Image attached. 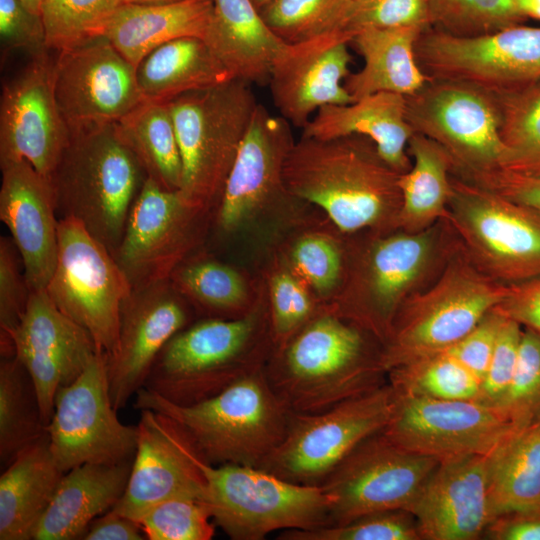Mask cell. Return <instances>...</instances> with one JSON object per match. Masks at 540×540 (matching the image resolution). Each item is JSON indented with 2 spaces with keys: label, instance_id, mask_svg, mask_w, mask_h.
<instances>
[{
  "label": "cell",
  "instance_id": "obj_1",
  "mask_svg": "<svg viewBox=\"0 0 540 540\" xmlns=\"http://www.w3.org/2000/svg\"><path fill=\"white\" fill-rule=\"evenodd\" d=\"M362 135L301 137L289 150L283 183L293 198L321 207L343 232L395 230L401 207L399 178Z\"/></svg>",
  "mask_w": 540,
  "mask_h": 540
},
{
  "label": "cell",
  "instance_id": "obj_2",
  "mask_svg": "<svg viewBox=\"0 0 540 540\" xmlns=\"http://www.w3.org/2000/svg\"><path fill=\"white\" fill-rule=\"evenodd\" d=\"M367 336L331 310L318 313L274 349L264 367L268 382L293 414L318 413L373 390L387 372L381 348Z\"/></svg>",
  "mask_w": 540,
  "mask_h": 540
},
{
  "label": "cell",
  "instance_id": "obj_3",
  "mask_svg": "<svg viewBox=\"0 0 540 540\" xmlns=\"http://www.w3.org/2000/svg\"><path fill=\"white\" fill-rule=\"evenodd\" d=\"M146 178L116 122L69 127L50 179L57 215L77 220L114 255Z\"/></svg>",
  "mask_w": 540,
  "mask_h": 540
},
{
  "label": "cell",
  "instance_id": "obj_4",
  "mask_svg": "<svg viewBox=\"0 0 540 540\" xmlns=\"http://www.w3.org/2000/svg\"><path fill=\"white\" fill-rule=\"evenodd\" d=\"M135 397V408L175 420L212 465L259 468L284 439L293 415L269 384L264 368L190 405L171 403L145 388Z\"/></svg>",
  "mask_w": 540,
  "mask_h": 540
},
{
  "label": "cell",
  "instance_id": "obj_5",
  "mask_svg": "<svg viewBox=\"0 0 540 540\" xmlns=\"http://www.w3.org/2000/svg\"><path fill=\"white\" fill-rule=\"evenodd\" d=\"M269 340V320L256 312L203 319L167 342L143 388L178 405L200 402L264 368Z\"/></svg>",
  "mask_w": 540,
  "mask_h": 540
},
{
  "label": "cell",
  "instance_id": "obj_6",
  "mask_svg": "<svg viewBox=\"0 0 540 540\" xmlns=\"http://www.w3.org/2000/svg\"><path fill=\"white\" fill-rule=\"evenodd\" d=\"M458 242V241H457ZM509 285L479 270L457 243L432 285L402 305L380 361L387 372L414 360L447 351L507 294Z\"/></svg>",
  "mask_w": 540,
  "mask_h": 540
},
{
  "label": "cell",
  "instance_id": "obj_7",
  "mask_svg": "<svg viewBox=\"0 0 540 540\" xmlns=\"http://www.w3.org/2000/svg\"><path fill=\"white\" fill-rule=\"evenodd\" d=\"M250 85L230 79L166 102L182 160L179 192L193 207L209 212L220 201L258 105Z\"/></svg>",
  "mask_w": 540,
  "mask_h": 540
},
{
  "label": "cell",
  "instance_id": "obj_8",
  "mask_svg": "<svg viewBox=\"0 0 540 540\" xmlns=\"http://www.w3.org/2000/svg\"><path fill=\"white\" fill-rule=\"evenodd\" d=\"M448 225L376 237L353 263L341 295L329 309L374 337L387 341L398 311L455 246L445 244ZM457 244V243H456Z\"/></svg>",
  "mask_w": 540,
  "mask_h": 540
},
{
  "label": "cell",
  "instance_id": "obj_9",
  "mask_svg": "<svg viewBox=\"0 0 540 540\" xmlns=\"http://www.w3.org/2000/svg\"><path fill=\"white\" fill-rule=\"evenodd\" d=\"M207 504L216 525L234 540H261L277 530L330 525L333 500L321 486L282 479L257 467L205 466Z\"/></svg>",
  "mask_w": 540,
  "mask_h": 540
},
{
  "label": "cell",
  "instance_id": "obj_10",
  "mask_svg": "<svg viewBox=\"0 0 540 540\" xmlns=\"http://www.w3.org/2000/svg\"><path fill=\"white\" fill-rule=\"evenodd\" d=\"M443 219L483 273L512 285L540 276V212L451 175Z\"/></svg>",
  "mask_w": 540,
  "mask_h": 540
},
{
  "label": "cell",
  "instance_id": "obj_11",
  "mask_svg": "<svg viewBox=\"0 0 540 540\" xmlns=\"http://www.w3.org/2000/svg\"><path fill=\"white\" fill-rule=\"evenodd\" d=\"M394 406L395 391L387 381L324 411L293 414L284 439L259 468L320 486L354 448L386 427Z\"/></svg>",
  "mask_w": 540,
  "mask_h": 540
},
{
  "label": "cell",
  "instance_id": "obj_12",
  "mask_svg": "<svg viewBox=\"0 0 540 540\" xmlns=\"http://www.w3.org/2000/svg\"><path fill=\"white\" fill-rule=\"evenodd\" d=\"M45 290L100 351L107 357L116 351L120 311L132 286L109 249L73 218L59 219L57 262Z\"/></svg>",
  "mask_w": 540,
  "mask_h": 540
},
{
  "label": "cell",
  "instance_id": "obj_13",
  "mask_svg": "<svg viewBox=\"0 0 540 540\" xmlns=\"http://www.w3.org/2000/svg\"><path fill=\"white\" fill-rule=\"evenodd\" d=\"M406 120L413 133L439 144L451 157L452 174L468 178L497 168L504 146L495 94L449 79H429L405 96Z\"/></svg>",
  "mask_w": 540,
  "mask_h": 540
},
{
  "label": "cell",
  "instance_id": "obj_14",
  "mask_svg": "<svg viewBox=\"0 0 540 540\" xmlns=\"http://www.w3.org/2000/svg\"><path fill=\"white\" fill-rule=\"evenodd\" d=\"M46 432L51 453L63 472L86 463L117 464L133 459L138 429L117 416L104 352H97L74 382L57 391Z\"/></svg>",
  "mask_w": 540,
  "mask_h": 540
},
{
  "label": "cell",
  "instance_id": "obj_15",
  "mask_svg": "<svg viewBox=\"0 0 540 540\" xmlns=\"http://www.w3.org/2000/svg\"><path fill=\"white\" fill-rule=\"evenodd\" d=\"M415 59L429 79L505 93L540 79V27L521 24L474 37L428 27L415 44Z\"/></svg>",
  "mask_w": 540,
  "mask_h": 540
},
{
  "label": "cell",
  "instance_id": "obj_16",
  "mask_svg": "<svg viewBox=\"0 0 540 540\" xmlns=\"http://www.w3.org/2000/svg\"><path fill=\"white\" fill-rule=\"evenodd\" d=\"M439 464L408 451L383 431L362 441L320 485L332 498L331 524L361 515L407 510Z\"/></svg>",
  "mask_w": 540,
  "mask_h": 540
},
{
  "label": "cell",
  "instance_id": "obj_17",
  "mask_svg": "<svg viewBox=\"0 0 540 540\" xmlns=\"http://www.w3.org/2000/svg\"><path fill=\"white\" fill-rule=\"evenodd\" d=\"M517 429L498 409L477 400H439L395 391L394 410L382 431L400 447L440 462L487 455Z\"/></svg>",
  "mask_w": 540,
  "mask_h": 540
},
{
  "label": "cell",
  "instance_id": "obj_18",
  "mask_svg": "<svg viewBox=\"0 0 540 540\" xmlns=\"http://www.w3.org/2000/svg\"><path fill=\"white\" fill-rule=\"evenodd\" d=\"M207 212L146 178L114 254L132 288L169 279L197 245Z\"/></svg>",
  "mask_w": 540,
  "mask_h": 540
},
{
  "label": "cell",
  "instance_id": "obj_19",
  "mask_svg": "<svg viewBox=\"0 0 540 540\" xmlns=\"http://www.w3.org/2000/svg\"><path fill=\"white\" fill-rule=\"evenodd\" d=\"M137 429L129 479L112 509L137 522L151 507L168 499L204 501L209 462L182 427L161 412L140 409Z\"/></svg>",
  "mask_w": 540,
  "mask_h": 540
},
{
  "label": "cell",
  "instance_id": "obj_20",
  "mask_svg": "<svg viewBox=\"0 0 540 540\" xmlns=\"http://www.w3.org/2000/svg\"><path fill=\"white\" fill-rule=\"evenodd\" d=\"M57 52L53 90L68 128L117 122L144 100L136 67L104 35Z\"/></svg>",
  "mask_w": 540,
  "mask_h": 540
},
{
  "label": "cell",
  "instance_id": "obj_21",
  "mask_svg": "<svg viewBox=\"0 0 540 540\" xmlns=\"http://www.w3.org/2000/svg\"><path fill=\"white\" fill-rule=\"evenodd\" d=\"M52 66L47 52L31 57L3 85L0 99V164L25 160L49 180L69 139L54 95Z\"/></svg>",
  "mask_w": 540,
  "mask_h": 540
},
{
  "label": "cell",
  "instance_id": "obj_22",
  "mask_svg": "<svg viewBox=\"0 0 540 540\" xmlns=\"http://www.w3.org/2000/svg\"><path fill=\"white\" fill-rule=\"evenodd\" d=\"M184 297L170 280L133 287L119 319L116 351L106 356L109 391L116 410L144 387L163 347L189 325Z\"/></svg>",
  "mask_w": 540,
  "mask_h": 540
},
{
  "label": "cell",
  "instance_id": "obj_23",
  "mask_svg": "<svg viewBox=\"0 0 540 540\" xmlns=\"http://www.w3.org/2000/svg\"><path fill=\"white\" fill-rule=\"evenodd\" d=\"M10 342L14 355L33 380L47 426L57 391L74 382L100 350L91 335L66 316L45 289L31 292Z\"/></svg>",
  "mask_w": 540,
  "mask_h": 540
},
{
  "label": "cell",
  "instance_id": "obj_24",
  "mask_svg": "<svg viewBox=\"0 0 540 540\" xmlns=\"http://www.w3.org/2000/svg\"><path fill=\"white\" fill-rule=\"evenodd\" d=\"M352 36L340 30L285 43L273 61L269 82L280 116L303 128L321 107L354 101L344 87Z\"/></svg>",
  "mask_w": 540,
  "mask_h": 540
},
{
  "label": "cell",
  "instance_id": "obj_25",
  "mask_svg": "<svg viewBox=\"0 0 540 540\" xmlns=\"http://www.w3.org/2000/svg\"><path fill=\"white\" fill-rule=\"evenodd\" d=\"M487 455L439 462L407 509L418 524L422 540L482 539L494 519Z\"/></svg>",
  "mask_w": 540,
  "mask_h": 540
},
{
  "label": "cell",
  "instance_id": "obj_26",
  "mask_svg": "<svg viewBox=\"0 0 540 540\" xmlns=\"http://www.w3.org/2000/svg\"><path fill=\"white\" fill-rule=\"evenodd\" d=\"M290 126L258 103L219 201L221 230H238L276 196L288 194L283 166L295 143Z\"/></svg>",
  "mask_w": 540,
  "mask_h": 540
},
{
  "label": "cell",
  "instance_id": "obj_27",
  "mask_svg": "<svg viewBox=\"0 0 540 540\" xmlns=\"http://www.w3.org/2000/svg\"><path fill=\"white\" fill-rule=\"evenodd\" d=\"M0 219L32 291L46 289L58 255L59 217L51 181L25 160L0 164Z\"/></svg>",
  "mask_w": 540,
  "mask_h": 540
},
{
  "label": "cell",
  "instance_id": "obj_28",
  "mask_svg": "<svg viewBox=\"0 0 540 540\" xmlns=\"http://www.w3.org/2000/svg\"><path fill=\"white\" fill-rule=\"evenodd\" d=\"M302 129V137L313 139L362 135L375 143L381 157L396 171L404 173L412 165L407 151L413 130L401 94L380 92L349 104L323 106Z\"/></svg>",
  "mask_w": 540,
  "mask_h": 540
},
{
  "label": "cell",
  "instance_id": "obj_29",
  "mask_svg": "<svg viewBox=\"0 0 540 540\" xmlns=\"http://www.w3.org/2000/svg\"><path fill=\"white\" fill-rule=\"evenodd\" d=\"M132 460L86 463L65 472L32 540L82 539L92 521L123 495Z\"/></svg>",
  "mask_w": 540,
  "mask_h": 540
},
{
  "label": "cell",
  "instance_id": "obj_30",
  "mask_svg": "<svg viewBox=\"0 0 540 540\" xmlns=\"http://www.w3.org/2000/svg\"><path fill=\"white\" fill-rule=\"evenodd\" d=\"M231 79L266 85L274 59L285 45L265 23L252 0H213L204 39Z\"/></svg>",
  "mask_w": 540,
  "mask_h": 540
},
{
  "label": "cell",
  "instance_id": "obj_31",
  "mask_svg": "<svg viewBox=\"0 0 540 540\" xmlns=\"http://www.w3.org/2000/svg\"><path fill=\"white\" fill-rule=\"evenodd\" d=\"M64 473L47 432L13 458L0 477L1 540H32Z\"/></svg>",
  "mask_w": 540,
  "mask_h": 540
},
{
  "label": "cell",
  "instance_id": "obj_32",
  "mask_svg": "<svg viewBox=\"0 0 540 540\" xmlns=\"http://www.w3.org/2000/svg\"><path fill=\"white\" fill-rule=\"evenodd\" d=\"M213 0L170 4L123 3L103 35L136 68L157 47L183 37L205 39Z\"/></svg>",
  "mask_w": 540,
  "mask_h": 540
},
{
  "label": "cell",
  "instance_id": "obj_33",
  "mask_svg": "<svg viewBox=\"0 0 540 540\" xmlns=\"http://www.w3.org/2000/svg\"><path fill=\"white\" fill-rule=\"evenodd\" d=\"M428 27L366 28L350 41L364 65L350 73L344 87L354 100L390 92L408 96L428 80L415 59V44Z\"/></svg>",
  "mask_w": 540,
  "mask_h": 540
},
{
  "label": "cell",
  "instance_id": "obj_34",
  "mask_svg": "<svg viewBox=\"0 0 540 540\" xmlns=\"http://www.w3.org/2000/svg\"><path fill=\"white\" fill-rule=\"evenodd\" d=\"M136 75L143 98L160 102L231 79L200 37L178 38L157 47L139 63Z\"/></svg>",
  "mask_w": 540,
  "mask_h": 540
},
{
  "label": "cell",
  "instance_id": "obj_35",
  "mask_svg": "<svg viewBox=\"0 0 540 540\" xmlns=\"http://www.w3.org/2000/svg\"><path fill=\"white\" fill-rule=\"evenodd\" d=\"M408 153L413 163L399 178L401 207L395 230L418 233L445 218L454 165L439 144L418 133L410 137Z\"/></svg>",
  "mask_w": 540,
  "mask_h": 540
},
{
  "label": "cell",
  "instance_id": "obj_36",
  "mask_svg": "<svg viewBox=\"0 0 540 540\" xmlns=\"http://www.w3.org/2000/svg\"><path fill=\"white\" fill-rule=\"evenodd\" d=\"M494 518L540 504V421L517 429L487 455Z\"/></svg>",
  "mask_w": 540,
  "mask_h": 540
},
{
  "label": "cell",
  "instance_id": "obj_37",
  "mask_svg": "<svg viewBox=\"0 0 540 540\" xmlns=\"http://www.w3.org/2000/svg\"><path fill=\"white\" fill-rule=\"evenodd\" d=\"M116 124L147 177L165 189L179 191L182 160L168 104L144 99Z\"/></svg>",
  "mask_w": 540,
  "mask_h": 540
},
{
  "label": "cell",
  "instance_id": "obj_38",
  "mask_svg": "<svg viewBox=\"0 0 540 540\" xmlns=\"http://www.w3.org/2000/svg\"><path fill=\"white\" fill-rule=\"evenodd\" d=\"M46 433L31 376L15 355L0 361V461L5 467Z\"/></svg>",
  "mask_w": 540,
  "mask_h": 540
},
{
  "label": "cell",
  "instance_id": "obj_39",
  "mask_svg": "<svg viewBox=\"0 0 540 540\" xmlns=\"http://www.w3.org/2000/svg\"><path fill=\"white\" fill-rule=\"evenodd\" d=\"M495 96L504 146L499 167L540 174V79Z\"/></svg>",
  "mask_w": 540,
  "mask_h": 540
},
{
  "label": "cell",
  "instance_id": "obj_40",
  "mask_svg": "<svg viewBox=\"0 0 540 540\" xmlns=\"http://www.w3.org/2000/svg\"><path fill=\"white\" fill-rule=\"evenodd\" d=\"M169 280L178 293L206 311L236 318L248 301L243 277L232 267L210 259L184 260Z\"/></svg>",
  "mask_w": 540,
  "mask_h": 540
},
{
  "label": "cell",
  "instance_id": "obj_41",
  "mask_svg": "<svg viewBox=\"0 0 540 540\" xmlns=\"http://www.w3.org/2000/svg\"><path fill=\"white\" fill-rule=\"evenodd\" d=\"M388 382L399 393L439 400H477L480 380L447 351L391 369Z\"/></svg>",
  "mask_w": 540,
  "mask_h": 540
},
{
  "label": "cell",
  "instance_id": "obj_42",
  "mask_svg": "<svg viewBox=\"0 0 540 540\" xmlns=\"http://www.w3.org/2000/svg\"><path fill=\"white\" fill-rule=\"evenodd\" d=\"M429 27L474 37L521 25L526 17L515 0H428Z\"/></svg>",
  "mask_w": 540,
  "mask_h": 540
},
{
  "label": "cell",
  "instance_id": "obj_43",
  "mask_svg": "<svg viewBox=\"0 0 540 540\" xmlns=\"http://www.w3.org/2000/svg\"><path fill=\"white\" fill-rule=\"evenodd\" d=\"M123 0H44L41 7L48 49L60 51L103 35Z\"/></svg>",
  "mask_w": 540,
  "mask_h": 540
},
{
  "label": "cell",
  "instance_id": "obj_44",
  "mask_svg": "<svg viewBox=\"0 0 540 540\" xmlns=\"http://www.w3.org/2000/svg\"><path fill=\"white\" fill-rule=\"evenodd\" d=\"M346 0H272L259 12L286 43L341 30Z\"/></svg>",
  "mask_w": 540,
  "mask_h": 540
},
{
  "label": "cell",
  "instance_id": "obj_45",
  "mask_svg": "<svg viewBox=\"0 0 540 540\" xmlns=\"http://www.w3.org/2000/svg\"><path fill=\"white\" fill-rule=\"evenodd\" d=\"M281 540H422L414 516L407 510L361 515L340 524L306 530H284Z\"/></svg>",
  "mask_w": 540,
  "mask_h": 540
},
{
  "label": "cell",
  "instance_id": "obj_46",
  "mask_svg": "<svg viewBox=\"0 0 540 540\" xmlns=\"http://www.w3.org/2000/svg\"><path fill=\"white\" fill-rule=\"evenodd\" d=\"M497 409L516 428L540 421V334L523 327L516 369Z\"/></svg>",
  "mask_w": 540,
  "mask_h": 540
},
{
  "label": "cell",
  "instance_id": "obj_47",
  "mask_svg": "<svg viewBox=\"0 0 540 540\" xmlns=\"http://www.w3.org/2000/svg\"><path fill=\"white\" fill-rule=\"evenodd\" d=\"M149 540H210L214 521L205 501L196 498H172L162 501L138 520Z\"/></svg>",
  "mask_w": 540,
  "mask_h": 540
},
{
  "label": "cell",
  "instance_id": "obj_48",
  "mask_svg": "<svg viewBox=\"0 0 540 540\" xmlns=\"http://www.w3.org/2000/svg\"><path fill=\"white\" fill-rule=\"evenodd\" d=\"M31 290L20 254L11 237L0 238V349L1 356L14 355L10 336L18 327Z\"/></svg>",
  "mask_w": 540,
  "mask_h": 540
},
{
  "label": "cell",
  "instance_id": "obj_49",
  "mask_svg": "<svg viewBox=\"0 0 540 540\" xmlns=\"http://www.w3.org/2000/svg\"><path fill=\"white\" fill-rule=\"evenodd\" d=\"M429 27L428 0H347L342 31L352 38L366 28Z\"/></svg>",
  "mask_w": 540,
  "mask_h": 540
},
{
  "label": "cell",
  "instance_id": "obj_50",
  "mask_svg": "<svg viewBox=\"0 0 540 540\" xmlns=\"http://www.w3.org/2000/svg\"><path fill=\"white\" fill-rule=\"evenodd\" d=\"M270 332L275 348L284 345L316 314L304 285L289 272H279L271 280Z\"/></svg>",
  "mask_w": 540,
  "mask_h": 540
},
{
  "label": "cell",
  "instance_id": "obj_51",
  "mask_svg": "<svg viewBox=\"0 0 540 540\" xmlns=\"http://www.w3.org/2000/svg\"><path fill=\"white\" fill-rule=\"evenodd\" d=\"M291 262L296 272L319 294L332 292L342 277L340 248L326 235L301 237L291 251Z\"/></svg>",
  "mask_w": 540,
  "mask_h": 540
},
{
  "label": "cell",
  "instance_id": "obj_52",
  "mask_svg": "<svg viewBox=\"0 0 540 540\" xmlns=\"http://www.w3.org/2000/svg\"><path fill=\"white\" fill-rule=\"evenodd\" d=\"M522 330L519 323L505 317L489 365L480 382L477 401L497 409L516 369Z\"/></svg>",
  "mask_w": 540,
  "mask_h": 540
},
{
  "label": "cell",
  "instance_id": "obj_53",
  "mask_svg": "<svg viewBox=\"0 0 540 540\" xmlns=\"http://www.w3.org/2000/svg\"><path fill=\"white\" fill-rule=\"evenodd\" d=\"M0 39L2 52L20 49L33 57L49 50L41 15L21 0H0Z\"/></svg>",
  "mask_w": 540,
  "mask_h": 540
},
{
  "label": "cell",
  "instance_id": "obj_54",
  "mask_svg": "<svg viewBox=\"0 0 540 540\" xmlns=\"http://www.w3.org/2000/svg\"><path fill=\"white\" fill-rule=\"evenodd\" d=\"M505 317L489 311L463 338L447 350L481 382Z\"/></svg>",
  "mask_w": 540,
  "mask_h": 540
},
{
  "label": "cell",
  "instance_id": "obj_55",
  "mask_svg": "<svg viewBox=\"0 0 540 540\" xmlns=\"http://www.w3.org/2000/svg\"><path fill=\"white\" fill-rule=\"evenodd\" d=\"M465 180L540 212V174L497 167L474 174Z\"/></svg>",
  "mask_w": 540,
  "mask_h": 540
},
{
  "label": "cell",
  "instance_id": "obj_56",
  "mask_svg": "<svg viewBox=\"0 0 540 540\" xmlns=\"http://www.w3.org/2000/svg\"><path fill=\"white\" fill-rule=\"evenodd\" d=\"M493 310L540 334V276L509 285Z\"/></svg>",
  "mask_w": 540,
  "mask_h": 540
},
{
  "label": "cell",
  "instance_id": "obj_57",
  "mask_svg": "<svg viewBox=\"0 0 540 540\" xmlns=\"http://www.w3.org/2000/svg\"><path fill=\"white\" fill-rule=\"evenodd\" d=\"M482 539L540 540V504L496 516Z\"/></svg>",
  "mask_w": 540,
  "mask_h": 540
},
{
  "label": "cell",
  "instance_id": "obj_58",
  "mask_svg": "<svg viewBox=\"0 0 540 540\" xmlns=\"http://www.w3.org/2000/svg\"><path fill=\"white\" fill-rule=\"evenodd\" d=\"M146 539L140 525L113 509L92 521L82 540H143Z\"/></svg>",
  "mask_w": 540,
  "mask_h": 540
},
{
  "label": "cell",
  "instance_id": "obj_59",
  "mask_svg": "<svg viewBox=\"0 0 540 540\" xmlns=\"http://www.w3.org/2000/svg\"><path fill=\"white\" fill-rule=\"evenodd\" d=\"M521 13L528 19L540 20V0H515Z\"/></svg>",
  "mask_w": 540,
  "mask_h": 540
},
{
  "label": "cell",
  "instance_id": "obj_60",
  "mask_svg": "<svg viewBox=\"0 0 540 540\" xmlns=\"http://www.w3.org/2000/svg\"><path fill=\"white\" fill-rule=\"evenodd\" d=\"M187 0H123V3H131V4H170V3H178L183 2Z\"/></svg>",
  "mask_w": 540,
  "mask_h": 540
},
{
  "label": "cell",
  "instance_id": "obj_61",
  "mask_svg": "<svg viewBox=\"0 0 540 540\" xmlns=\"http://www.w3.org/2000/svg\"><path fill=\"white\" fill-rule=\"evenodd\" d=\"M21 1L29 10L41 15V7L44 0H21Z\"/></svg>",
  "mask_w": 540,
  "mask_h": 540
},
{
  "label": "cell",
  "instance_id": "obj_62",
  "mask_svg": "<svg viewBox=\"0 0 540 540\" xmlns=\"http://www.w3.org/2000/svg\"><path fill=\"white\" fill-rule=\"evenodd\" d=\"M257 9H261L263 6L268 4L272 0H252Z\"/></svg>",
  "mask_w": 540,
  "mask_h": 540
}]
</instances>
